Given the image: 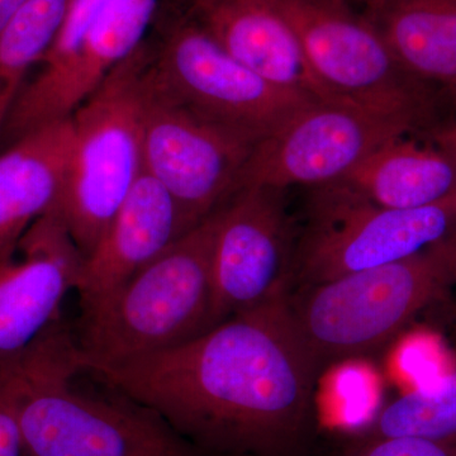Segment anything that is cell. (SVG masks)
<instances>
[{"mask_svg": "<svg viewBox=\"0 0 456 456\" xmlns=\"http://www.w3.org/2000/svg\"><path fill=\"white\" fill-rule=\"evenodd\" d=\"M209 456H305L321 370L288 296L173 349L84 371Z\"/></svg>", "mask_w": 456, "mask_h": 456, "instance_id": "cell-1", "label": "cell"}, {"mask_svg": "<svg viewBox=\"0 0 456 456\" xmlns=\"http://www.w3.org/2000/svg\"><path fill=\"white\" fill-rule=\"evenodd\" d=\"M73 330L57 321L8 374L22 456H209L121 393L84 391Z\"/></svg>", "mask_w": 456, "mask_h": 456, "instance_id": "cell-2", "label": "cell"}, {"mask_svg": "<svg viewBox=\"0 0 456 456\" xmlns=\"http://www.w3.org/2000/svg\"><path fill=\"white\" fill-rule=\"evenodd\" d=\"M217 211L97 307L74 332L82 371L173 349L209 331Z\"/></svg>", "mask_w": 456, "mask_h": 456, "instance_id": "cell-3", "label": "cell"}, {"mask_svg": "<svg viewBox=\"0 0 456 456\" xmlns=\"http://www.w3.org/2000/svg\"><path fill=\"white\" fill-rule=\"evenodd\" d=\"M456 239L407 259L288 294L297 329L321 373L367 359L455 285Z\"/></svg>", "mask_w": 456, "mask_h": 456, "instance_id": "cell-4", "label": "cell"}, {"mask_svg": "<svg viewBox=\"0 0 456 456\" xmlns=\"http://www.w3.org/2000/svg\"><path fill=\"white\" fill-rule=\"evenodd\" d=\"M151 53L143 42L69 117L73 145L57 208L84 259L143 171L141 80Z\"/></svg>", "mask_w": 456, "mask_h": 456, "instance_id": "cell-5", "label": "cell"}, {"mask_svg": "<svg viewBox=\"0 0 456 456\" xmlns=\"http://www.w3.org/2000/svg\"><path fill=\"white\" fill-rule=\"evenodd\" d=\"M318 83L338 103L436 134L439 92L398 61L367 12L347 0H278Z\"/></svg>", "mask_w": 456, "mask_h": 456, "instance_id": "cell-6", "label": "cell"}, {"mask_svg": "<svg viewBox=\"0 0 456 456\" xmlns=\"http://www.w3.org/2000/svg\"><path fill=\"white\" fill-rule=\"evenodd\" d=\"M297 224L290 290L407 259L456 239V197L434 206H377L341 183L311 188Z\"/></svg>", "mask_w": 456, "mask_h": 456, "instance_id": "cell-7", "label": "cell"}, {"mask_svg": "<svg viewBox=\"0 0 456 456\" xmlns=\"http://www.w3.org/2000/svg\"><path fill=\"white\" fill-rule=\"evenodd\" d=\"M151 57L141 80L143 170L200 224L240 191L256 142L179 102L152 74Z\"/></svg>", "mask_w": 456, "mask_h": 456, "instance_id": "cell-8", "label": "cell"}, {"mask_svg": "<svg viewBox=\"0 0 456 456\" xmlns=\"http://www.w3.org/2000/svg\"><path fill=\"white\" fill-rule=\"evenodd\" d=\"M151 70L183 104L256 143L303 107L317 103L246 68L185 13L152 47Z\"/></svg>", "mask_w": 456, "mask_h": 456, "instance_id": "cell-9", "label": "cell"}, {"mask_svg": "<svg viewBox=\"0 0 456 456\" xmlns=\"http://www.w3.org/2000/svg\"><path fill=\"white\" fill-rule=\"evenodd\" d=\"M285 193L242 188L218 209L211 329L289 294L297 222Z\"/></svg>", "mask_w": 456, "mask_h": 456, "instance_id": "cell-10", "label": "cell"}, {"mask_svg": "<svg viewBox=\"0 0 456 456\" xmlns=\"http://www.w3.org/2000/svg\"><path fill=\"white\" fill-rule=\"evenodd\" d=\"M407 126L345 104L311 103L255 146L241 187L288 191L340 182Z\"/></svg>", "mask_w": 456, "mask_h": 456, "instance_id": "cell-11", "label": "cell"}, {"mask_svg": "<svg viewBox=\"0 0 456 456\" xmlns=\"http://www.w3.org/2000/svg\"><path fill=\"white\" fill-rule=\"evenodd\" d=\"M83 265L57 206L0 253V383L61 320Z\"/></svg>", "mask_w": 456, "mask_h": 456, "instance_id": "cell-12", "label": "cell"}, {"mask_svg": "<svg viewBox=\"0 0 456 456\" xmlns=\"http://www.w3.org/2000/svg\"><path fill=\"white\" fill-rule=\"evenodd\" d=\"M160 0H108L68 59L36 68L3 128L8 145L32 132L65 121L114 68L143 44Z\"/></svg>", "mask_w": 456, "mask_h": 456, "instance_id": "cell-13", "label": "cell"}, {"mask_svg": "<svg viewBox=\"0 0 456 456\" xmlns=\"http://www.w3.org/2000/svg\"><path fill=\"white\" fill-rule=\"evenodd\" d=\"M196 226L143 170L97 248L84 259L77 289L80 311L106 302Z\"/></svg>", "mask_w": 456, "mask_h": 456, "instance_id": "cell-14", "label": "cell"}, {"mask_svg": "<svg viewBox=\"0 0 456 456\" xmlns=\"http://www.w3.org/2000/svg\"><path fill=\"white\" fill-rule=\"evenodd\" d=\"M185 14L273 86L312 102L338 103L312 74L278 0H187Z\"/></svg>", "mask_w": 456, "mask_h": 456, "instance_id": "cell-15", "label": "cell"}, {"mask_svg": "<svg viewBox=\"0 0 456 456\" xmlns=\"http://www.w3.org/2000/svg\"><path fill=\"white\" fill-rule=\"evenodd\" d=\"M71 145L68 118L27 134L0 154V253L59 203Z\"/></svg>", "mask_w": 456, "mask_h": 456, "instance_id": "cell-16", "label": "cell"}, {"mask_svg": "<svg viewBox=\"0 0 456 456\" xmlns=\"http://www.w3.org/2000/svg\"><path fill=\"white\" fill-rule=\"evenodd\" d=\"M395 137L340 180L377 206L413 209L456 197V156L436 141Z\"/></svg>", "mask_w": 456, "mask_h": 456, "instance_id": "cell-17", "label": "cell"}, {"mask_svg": "<svg viewBox=\"0 0 456 456\" xmlns=\"http://www.w3.org/2000/svg\"><path fill=\"white\" fill-rule=\"evenodd\" d=\"M367 14L408 73L456 95V0H386Z\"/></svg>", "mask_w": 456, "mask_h": 456, "instance_id": "cell-18", "label": "cell"}, {"mask_svg": "<svg viewBox=\"0 0 456 456\" xmlns=\"http://www.w3.org/2000/svg\"><path fill=\"white\" fill-rule=\"evenodd\" d=\"M71 0H27L0 31V139L29 73L57 37Z\"/></svg>", "mask_w": 456, "mask_h": 456, "instance_id": "cell-19", "label": "cell"}, {"mask_svg": "<svg viewBox=\"0 0 456 456\" xmlns=\"http://www.w3.org/2000/svg\"><path fill=\"white\" fill-rule=\"evenodd\" d=\"M392 436L456 437V369L434 386L408 392L387 404L359 440Z\"/></svg>", "mask_w": 456, "mask_h": 456, "instance_id": "cell-20", "label": "cell"}, {"mask_svg": "<svg viewBox=\"0 0 456 456\" xmlns=\"http://www.w3.org/2000/svg\"><path fill=\"white\" fill-rule=\"evenodd\" d=\"M349 456H456V437H375L358 440Z\"/></svg>", "mask_w": 456, "mask_h": 456, "instance_id": "cell-21", "label": "cell"}, {"mask_svg": "<svg viewBox=\"0 0 456 456\" xmlns=\"http://www.w3.org/2000/svg\"><path fill=\"white\" fill-rule=\"evenodd\" d=\"M0 456H22L16 399L11 384H0Z\"/></svg>", "mask_w": 456, "mask_h": 456, "instance_id": "cell-22", "label": "cell"}, {"mask_svg": "<svg viewBox=\"0 0 456 456\" xmlns=\"http://www.w3.org/2000/svg\"><path fill=\"white\" fill-rule=\"evenodd\" d=\"M430 139L436 141L437 143H440L441 146L445 147L456 156V122L446 125L436 134H432Z\"/></svg>", "mask_w": 456, "mask_h": 456, "instance_id": "cell-23", "label": "cell"}, {"mask_svg": "<svg viewBox=\"0 0 456 456\" xmlns=\"http://www.w3.org/2000/svg\"><path fill=\"white\" fill-rule=\"evenodd\" d=\"M26 3L27 0H0V31Z\"/></svg>", "mask_w": 456, "mask_h": 456, "instance_id": "cell-24", "label": "cell"}, {"mask_svg": "<svg viewBox=\"0 0 456 456\" xmlns=\"http://www.w3.org/2000/svg\"><path fill=\"white\" fill-rule=\"evenodd\" d=\"M448 338L450 346H452L456 356V302L452 305V312H450Z\"/></svg>", "mask_w": 456, "mask_h": 456, "instance_id": "cell-25", "label": "cell"}, {"mask_svg": "<svg viewBox=\"0 0 456 456\" xmlns=\"http://www.w3.org/2000/svg\"><path fill=\"white\" fill-rule=\"evenodd\" d=\"M364 4L365 12L373 11L378 5L382 4L386 0H360Z\"/></svg>", "mask_w": 456, "mask_h": 456, "instance_id": "cell-26", "label": "cell"}, {"mask_svg": "<svg viewBox=\"0 0 456 456\" xmlns=\"http://www.w3.org/2000/svg\"><path fill=\"white\" fill-rule=\"evenodd\" d=\"M455 285H456V270H455Z\"/></svg>", "mask_w": 456, "mask_h": 456, "instance_id": "cell-27", "label": "cell"}]
</instances>
